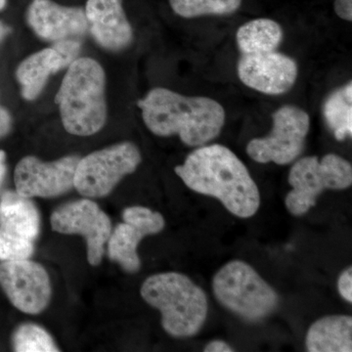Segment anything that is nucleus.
Returning a JSON list of instances; mask_svg holds the SVG:
<instances>
[{"label":"nucleus","instance_id":"obj_1","mask_svg":"<svg viewBox=\"0 0 352 352\" xmlns=\"http://www.w3.org/2000/svg\"><path fill=\"white\" fill-rule=\"evenodd\" d=\"M176 175L197 193L214 197L236 217L256 214L261 194L247 166L226 146H203L175 168Z\"/></svg>","mask_w":352,"mask_h":352},{"label":"nucleus","instance_id":"obj_2","mask_svg":"<svg viewBox=\"0 0 352 352\" xmlns=\"http://www.w3.org/2000/svg\"><path fill=\"white\" fill-rule=\"evenodd\" d=\"M138 106L150 131L163 138L178 135L192 147L214 140L226 122V111L219 102L185 96L168 88L150 90Z\"/></svg>","mask_w":352,"mask_h":352},{"label":"nucleus","instance_id":"obj_3","mask_svg":"<svg viewBox=\"0 0 352 352\" xmlns=\"http://www.w3.org/2000/svg\"><path fill=\"white\" fill-rule=\"evenodd\" d=\"M105 72L92 58H78L68 67L55 97L62 124L69 133L90 136L107 120Z\"/></svg>","mask_w":352,"mask_h":352},{"label":"nucleus","instance_id":"obj_4","mask_svg":"<svg viewBox=\"0 0 352 352\" xmlns=\"http://www.w3.org/2000/svg\"><path fill=\"white\" fill-rule=\"evenodd\" d=\"M141 296L161 311L164 330L173 337H192L207 320L205 292L180 273H160L148 278L141 287Z\"/></svg>","mask_w":352,"mask_h":352},{"label":"nucleus","instance_id":"obj_5","mask_svg":"<svg viewBox=\"0 0 352 352\" xmlns=\"http://www.w3.org/2000/svg\"><path fill=\"white\" fill-rule=\"evenodd\" d=\"M212 289L224 307L248 321L263 320L279 305L276 292L244 261L226 264L215 274Z\"/></svg>","mask_w":352,"mask_h":352},{"label":"nucleus","instance_id":"obj_6","mask_svg":"<svg viewBox=\"0 0 352 352\" xmlns=\"http://www.w3.org/2000/svg\"><path fill=\"white\" fill-rule=\"evenodd\" d=\"M292 186L285 204L292 214L300 217L316 205L317 198L326 189L344 190L352 184V166L336 154L319 160L305 157L298 160L289 173Z\"/></svg>","mask_w":352,"mask_h":352},{"label":"nucleus","instance_id":"obj_7","mask_svg":"<svg viewBox=\"0 0 352 352\" xmlns=\"http://www.w3.org/2000/svg\"><path fill=\"white\" fill-rule=\"evenodd\" d=\"M141 160L138 146L131 142L91 153L76 164L74 187L87 198L107 196L124 176L136 170Z\"/></svg>","mask_w":352,"mask_h":352},{"label":"nucleus","instance_id":"obj_8","mask_svg":"<svg viewBox=\"0 0 352 352\" xmlns=\"http://www.w3.org/2000/svg\"><path fill=\"white\" fill-rule=\"evenodd\" d=\"M270 135L254 138L247 146V153L259 164H291L302 154L309 131L308 113L296 106H283L272 115Z\"/></svg>","mask_w":352,"mask_h":352},{"label":"nucleus","instance_id":"obj_9","mask_svg":"<svg viewBox=\"0 0 352 352\" xmlns=\"http://www.w3.org/2000/svg\"><path fill=\"white\" fill-rule=\"evenodd\" d=\"M51 226L58 233L82 235L87 242L88 263L100 264L112 223L96 203L82 199L62 206L53 212Z\"/></svg>","mask_w":352,"mask_h":352},{"label":"nucleus","instance_id":"obj_10","mask_svg":"<svg viewBox=\"0 0 352 352\" xmlns=\"http://www.w3.org/2000/svg\"><path fill=\"white\" fill-rule=\"evenodd\" d=\"M80 159L78 156H68L44 163L36 157H23L14 173L16 191L27 198L63 195L74 187L76 164Z\"/></svg>","mask_w":352,"mask_h":352},{"label":"nucleus","instance_id":"obj_11","mask_svg":"<svg viewBox=\"0 0 352 352\" xmlns=\"http://www.w3.org/2000/svg\"><path fill=\"white\" fill-rule=\"evenodd\" d=\"M0 286L14 307L25 314H41L50 300L47 272L43 266L29 259L2 261Z\"/></svg>","mask_w":352,"mask_h":352},{"label":"nucleus","instance_id":"obj_12","mask_svg":"<svg viewBox=\"0 0 352 352\" xmlns=\"http://www.w3.org/2000/svg\"><path fill=\"white\" fill-rule=\"evenodd\" d=\"M295 60L276 50L241 54L237 73L241 82L261 94H286L298 78Z\"/></svg>","mask_w":352,"mask_h":352},{"label":"nucleus","instance_id":"obj_13","mask_svg":"<svg viewBox=\"0 0 352 352\" xmlns=\"http://www.w3.org/2000/svg\"><path fill=\"white\" fill-rule=\"evenodd\" d=\"M122 219L124 223L116 227L109 238V258L127 272H138L140 268L139 243L145 236L161 232L166 222L163 215L144 207L126 208Z\"/></svg>","mask_w":352,"mask_h":352},{"label":"nucleus","instance_id":"obj_14","mask_svg":"<svg viewBox=\"0 0 352 352\" xmlns=\"http://www.w3.org/2000/svg\"><path fill=\"white\" fill-rule=\"evenodd\" d=\"M27 21L32 31L46 41L78 38L88 30L85 8L60 6L52 0H32Z\"/></svg>","mask_w":352,"mask_h":352},{"label":"nucleus","instance_id":"obj_15","mask_svg":"<svg viewBox=\"0 0 352 352\" xmlns=\"http://www.w3.org/2000/svg\"><path fill=\"white\" fill-rule=\"evenodd\" d=\"M85 12L88 30L102 47L120 51L132 43L133 31L122 0H87Z\"/></svg>","mask_w":352,"mask_h":352},{"label":"nucleus","instance_id":"obj_16","mask_svg":"<svg viewBox=\"0 0 352 352\" xmlns=\"http://www.w3.org/2000/svg\"><path fill=\"white\" fill-rule=\"evenodd\" d=\"M41 219L31 198L6 191L0 201V228L31 241L38 238Z\"/></svg>","mask_w":352,"mask_h":352},{"label":"nucleus","instance_id":"obj_17","mask_svg":"<svg viewBox=\"0 0 352 352\" xmlns=\"http://www.w3.org/2000/svg\"><path fill=\"white\" fill-rule=\"evenodd\" d=\"M305 344L310 352H351V317L333 315L314 322L308 330Z\"/></svg>","mask_w":352,"mask_h":352},{"label":"nucleus","instance_id":"obj_18","mask_svg":"<svg viewBox=\"0 0 352 352\" xmlns=\"http://www.w3.org/2000/svg\"><path fill=\"white\" fill-rule=\"evenodd\" d=\"M61 69L59 58L52 47L38 51L25 59L18 67V80L21 91L25 100L38 98L43 91L48 78Z\"/></svg>","mask_w":352,"mask_h":352},{"label":"nucleus","instance_id":"obj_19","mask_svg":"<svg viewBox=\"0 0 352 352\" xmlns=\"http://www.w3.org/2000/svg\"><path fill=\"white\" fill-rule=\"evenodd\" d=\"M281 25L270 19H256L245 23L236 34L241 54L276 50L283 41Z\"/></svg>","mask_w":352,"mask_h":352},{"label":"nucleus","instance_id":"obj_20","mask_svg":"<svg viewBox=\"0 0 352 352\" xmlns=\"http://www.w3.org/2000/svg\"><path fill=\"white\" fill-rule=\"evenodd\" d=\"M326 124L338 141H344L352 134V82L338 88L324 102Z\"/></svg>","mask_w":352,"mask_h":352},{"label":"nucleus","instance_id":"obj_21","mask_svg":"<svg viewBox=\"0 0 352 352\" xmlns=\"http://www.w3.org/2000/svg\"><path fill=\"white\" fill-rule=\"evenodd\" d=\"M242 0H170L175 14L183 18L229 15L240 8Z\"/></svg>","mask_w":352,"mask_h":352},{"label":"nucleus","instance_id":"obj_22","mask_svg":"<svg viewBox=\"0 0 352 352\" xmlns=\"http://www.w3.org/2000/svg\"><path fill=\"white\" fill-rule=\"evenodd\" d=\"M13 346L18 352L59 351L50 333L34 324H24L16 330Z\"/></svg>","mask_w":352,"mask_h":352},{"label":"nucleus","instance_id":"obj_23","mask_svg":"<svg viewBox=\"0 0 352 352\" xmlns=\"http://www.w3.org/2000/svg\"><path fill=\"white\" fill-rule=\"evenodd\" d=\"M34 241L14 235L0 228V261L28 259L34 252Z\"/></svg>","mask_w":352,"mask_h":352},{"label":"nucleus","instance_id":"obj_24","mask_svg":"<svg viewBox=\"0 0 352 352\" xmlns=\"http://www.w3.org/2000/svg\"><path fill=\"white\" fill-rule=\"evenodd\" d=\"M52 48L59 58L61 69H64L68 68L69 65L78 59L82 44L75 38H66L55 41Z\"/></svg>","mask_w":352,"mask_h":352},{"label":"nucleus","instance_id":"obj_25","mask_svg":"<svg viewBox=\"0 0 352 352\" xmlns=\"http://www.w3.org/2000/svg\"><path fill=\"white\" fill-rule=\"evenodd\" d=\"M340 295L346 300L352 302V268L349 267L340 274L338 281Z\"/></svg>","mask_w":352,"mask_h":352},{"label":"nucleus","instance_id":"obj_26","mask_svg":"<svg viewBox=\"0 0 352 352\" xmlns=\"http://www.w3.org/2000/svg\"><path fill=\"white\" fill-rule=\"evenodd\" d=\"M335 12L340 19L352 21V0H335Z\"/></svg>","mask_w":352,"mask_h":352},{"label":"nucleus","instance_id":"obj_27","mask_svg":"<svg viewBox=\"0 0 352 352\" xmlns=\"http://www.w3.org/2000/svg\"><path fill=\"white\" fill-rule=\"evenodd\" d=\"M11 118L6 109L0 107V138L6 135L10 131Z\"/></svg>","mask_w":352,"mask_h":352},{"label":"nucleus","instance_id":"obj_28","mask_svg":"<svg viewBox=\"0 0 352 352\" xmlns=\"http://www.w3.org/2000/svg\"><path fill=\"white\" fill-rule=\"evenodd\" d=\"M204 351L206 352H232L234 349L232 347L227 344L226 342L222 340H214L206 346Z\"/></svg>","mask_w":352,"mask_h":352},{"label":"nucleus","instance_id":"obj_29","mask_svg":"<svg viewBox=\"0 0 352 352\" xmlns=\"http://www.w3.org/2000/svg\"><path fill=\"white\" fill-rule=\"evenodd\" d=\"M6 153L0 150V183L3 180L6 173Z\"/></svg>","mask_w":352,"mask_h":352},{"label":"nucleus","instance_id":"obj_30","mask_svg":"<svg viewBox=\"0 0 352 352\" xmlns=\"http://www.w3.org/2000/svg\"><path fill=\"white\" fill-rule=\"evenodd\" d=\"M9 32L8 28L6 27V25L2 24L1 22H0V41H1L2 38H4V36H6L7 32Z\"/></svg>","mask_w":352,"mask_h":352},{"label":"nucleus","instance_id":"obj_31","mask_svg":"<svg viewBox=\"0 0 352 352\" xmlns=\"http://www.w3.org/2000/svg\"><path fill=\"white\" fill-rule=\"evenodd\" d=\"M6 6V0H0V10L4 8Z\"/></svg>","mask_w":352,"mask_h":352}]
</instances>
